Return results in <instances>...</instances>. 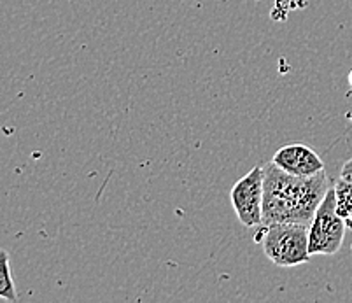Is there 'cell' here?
<instances>
[{
  "instance_id": "cell-1",
  "label": "cell",
  "mask_w": 352,
  "mask_h": 303,
  "mask_svg": "<svg viewBox=\"0 0 352 303\" xmlns=\"http://www.w3.org/2000/svg\"><path fill=\"white\" fill-rule=\"evenodd\" d=\"M329 188L326 170L312 177H300L275 164H267L263 167V225L300 223L310 226Z\"/></svg>"
},
{
  "instance_id": "cell-2",
  "label": "cell",
  "mask_w": 352,
  "mask_h": 303,
  "mask_svg": "<svg viewBox=\"0 0 352 303\" xmlns=\"http://www.w3.org/2000/svg\"><path fill=\"white\" fill-rule=\"evenodd\" d=\"M254 240L261 244L265 256L283 269L303 265L312 258L309 251V226L300 223L259 225Z\"/></svg>"
},
{
  "instance_id": "cell-3",
  "label": "cell",
  "mask_w": 352,
  "mask_h": 303,
  "mask_svg": "<svg viewBox=\"0 0 352 303\" xmlns=\"http://www.w3.org/2000/svg\"><path fill=\"white\" fill-rule=\"evenodd\" d=\"M345 225L337 212L335 188H329L309 226V251L312 256H331L340 251L345 238Z\"/></svg>"
},
{
  "instance_id": "cell-4",
  "label": "cell",
  "mask_w": 352,
  "mask_h": 303,
  "mask_svg": "<svg viewBox=\"0 0 352 303\" xmlns=\"http://www.w3.org/2000/svg\"><path fill=\"white\" fill-rule=\"evenodd\" d=\"M232 207L245 228L263 225V167H254L240 177L230 191Z\"/></svg>"
},
{
  "instance_id": "cell-5",
  "label": "cell",
  "mask_w": 352,
  "mask_h": 303,
  "mask_svg": "<svg viewBox=\"0 0 352 303\" xmlns=\"http://www.w3.org/2000/svg\"><path fill=\"white\" fill-rule=\"evenodd\" d=\"M275 164L284 172L300 177H312L324 170V161L321 156L305 144H289L280 148L272 158Z\"/></svg>"
},
{
  "instance_id": "cell-6",
  "label": "cell",
  "mask_w": 352,
  "mask_h": 303,
  "mask_svg": "<svg viewBox=\"0 0 352 303\" xmlns=\"http://www.w3.org/2000/svg\"><path fill=\"white\" fill-rule=\"evenodd\" d=\"M0 298L11 303L18 302L16 284L11 272V260L6 249H0Z\"/></svg>"
},
{
  "instance_id": "cell-7",
  "label": "cell",
  "mask_w": 352,
  "mask_h": 303,
  "mask_svg": "<svg viewBox=\"0 0 352 303\" xmlns=\"http://www.w3.org/2000/svg\"><path fill=\"white\" fill-rule=\"evenodd\" d=\"M333 188L337 197V212L340 214L347 228L352 229V181H345L340 177Z\"/></svg>"
},
{
  "instance_id": "cell-8",
  "label": "cell",
  "mask_w": 352,
  "mask_h": 303,
  "mask_svg": "<svg viewBox=\"0 0 352 303\" xmlns=\"http://www.w3.org/2000/svg\"><path fill=\"white\" fill-rule=\"evenodd\" d=\"M340 177L345 181H352V158L347 159L340 170Z\"/></svg>"
},
{
  "instance_id": "cell-9",
  "label": "cell",
  "mask_w": 352,
  "mask_h": 303,
  "mask_svg": "<svg viewBox=\"0 0 352 303\" xmlns=\"http://www.w3.org/2000/svg\"><path fill=\"white\" fill-rule=\"evenodd\" d=\"M349 81H351V86H352V72H351V74H349Z\"/></svg>"
}]
</instances>
